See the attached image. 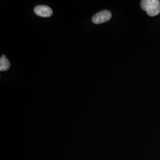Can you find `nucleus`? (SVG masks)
Here are the masks:
<instances>
[{
  "instance_id": "f257e3e1",
  "label": "nucleus",
  "mask_w": 160,
  "mask_h": 160,
  "mask_svg": "<svg viewBox=\"0 0 160 160\" xmlns=\"http://www.w3.org/2000/svg\"><path fill=\"white\" fill-rule=\"evenodd\" d=\"M141 7L150 17H154L160 13V1L158 0H142Z\"/></svg>"
},
{
  "instance_id": "20e7f679",
  "label": "nucleus",
  "mask_w": 160,
  "mask_h": 160,
  "mask_svg": "<svg viewBox=\"0 0 160 160\" xmlns=\"http://www.w3.org/2000/svg\"><path fill=\"white\" fill-rule=\"evenodd\" d=\"M11 64L8 59L4 55H2L0 58V71H6L10 68Z\"/></svg>"
},
{
  "instance_id": "f03ea898",
  "label": "nucleus",
  "mask_w": 160,
  "mask_h": 160,
  "mask_svg": "<svg viewBox=\"0 0 160 160\" xmlns=\"http://www.w3.org/2000/svg\"><path fill=\"white\" fill-rule=\"evenodd\" d=\"M112 12L109 10H103L95 14L92 17V21L94 24H98L108 22L112 18Z\"/></svg>"
},
{
  "instance_id": "7ed1b4c3",
  "label": "nucleus",
  "mask_w": 160,
  "mask_h": 160,
  "mask_svg": "<svg viewBox=\"0 0 160 160\" xmlns=\"http://www.w3.org/2000/svg\"><path fill=\"white\" fill-rule=\"evenodd\" d=\"M34 13L42 17H49L53 14V12L51 8L46 6H36L34 8Z\"/></svg>"
}]
</instances>
